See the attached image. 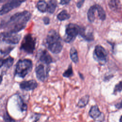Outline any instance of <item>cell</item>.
I'll list each match as a JSON object with an SVG mask.
<instances>
[{
  "label": "cell",
  "instance_id": "cell-13",
  "mask_svg": "<svg viewBox=\"0 0 122 122\" xmlns=\"http://www.w3.org/2000/svg\"><path fill=\"white\" fill-rule=\"evenodd\" d=\"M17 106L21 112L26 111L27 109V105L24 102L23 100L20 96H18L17 99Z\"/></svg>",
  "mask_w": 122,
  "mask_h": 122
},
{
  "label": "cell",
  "instance_id": "cell-27",
  "mask_svg": "<svg viewBox=\"0 0 122 122\" xmlns=\"http://www.w3.org/2000/svg\"><path fill=\"white\" fill-rule=\"evenodd\" d=\"M115 107L118 109H122V100L121 102H119L115 104Z\"/></svg>",
  "mask_w": 122,
  "mask_h": 122
},
{
  "label": "cell",
  "instance_id": "cell-33",
  "mask_svg": "<svg viewBox=\"0 0 122 122\" xmlns=\"http://www.w3.org/2000/svg\"><path fill=\"white\" fill-rule=\"evenodd\" d=\"M119 122H122V115L121 116V117L120 118Z\"/></svg>",
  "mask_w": 122,
  "mask_h": 122
},
{
  "label": "cell",
  "instance_id": "cell-3",
  "mask_svg": "<svg viewBox=\"0 0 122 122\" xmlns=\"http://www.w3.org/2000/svg\"><path fill=\"white\" fill-rule=\"evenodd\" d=\"M32 67L33 64L31 60L28 59L20 60L16 64L14 75L24 78L31 71Z\"/></svg>",
  "mask_w": 122,
  "mask_h": 122
},
{
  "label": "cell",
  "instance_id": "cell-24",
  "mask_svg": "<svg viewBox=\"0 0 122 122\" xmlns=\"http://www.w3.org/2000/svg\"><path fill=\"white\" fill-rule=\"evenodd\" d=\"M122 91V81H120L119 83L116 84L114 88L113 93L116 94L118 92Z\"/></svg>",
  "mask_w": 122,
  "mask_h": 122
},
{
  "label": "cell",
  "instance_id": "cell-8",
  "mask_svg": "<svg viewBox=\"0 0 122 122\" xmlns=\"http://www.w3.org/2000/svg\"><path fill=\"white\" fill-rule=\"evenodd\" d=\"M43 63L39 64L35 67V73L37 79L42 82H44L48 78L50 71L49 65L45 66Z\"/></svg>",
  "mask_w": 122,
  "mask_h": 122
},
{
  "label": "cell",
  "instance_id": "cell-21",
  "mask_svg": "<svg viewBox=\"0 0 122 122\" xmlns=\"http://www.w3.org/2000/svg\"><path fill=\"white\" fill-rule=\"evenodd\" d=\"M14 62V58L9 56L6 59H4V66L7 68H10L13 64Z\"/></svg>",
  "mask_w": 122,
  "mask_h": 122
},
{
  "label": "cell",
  "instance_id": "cell-31",
  "mask_svg": "<svg viewBox=\"0 0 122 122\" xmlns=\"http://www.w3.org/2000/svg\"><path fill=\"white\" fill-rule=\"evenodd\" d=\"M3 80V75H0V85L1 83Z\"/></svg>",
  "mask_w": 122,
  "mask_h": 122
},
{
  "label": "cell",
  "instance_id": "cell-9",
  "mask_svg": "<svg viewBox=\"0 0 122 122\" xmlns=\"http://www.w3.org/2000/svg\"><path fill=\"white\" fill-rule=\"evenodd\" d=\"M93 56L94 59L100 63H105L107 60V52L105 49L101 45H97L95 46Z\"/></svg>",
  "mask_w": 122,
  "mask_h": 122
},
{
  "label": "cell",
  "instance_id": "cell-16",
  "mask_svg": "<svg viewBox=\"0 0 122 122\" xmlns=\"http://www.w3.org/2000/svg\"><path fill=\"white\" fill-rule=\"evenodd\" d=\"M96 10V5L92 6L88 10V18L90 21L93 22L95 19V12Z\"/></svg>",
  "mask_w": 122,
  "mask_h": 122
},
{
  "label": "cell",
  "instance_id": "cell-22",
  "mask_svg": "<svg viewBox=\"0 0 122 122\" xmlns=\"http://www.w3.org/2000/svg\"><path fill=\"white\" fill-rule=\"evenodd\" d=\"M73 74L71 64H70L68 68L63 73L62 75L65 78H70L71 77Z\"/></svg>",
  "mask_w": 122,
  "mask_h": 122
},
{
  "label": "cell",
  "instance_id": "cell-15",
  "mask_svg": "<svg viewBox=\"0 0 122 122\" xmlns=\"http://www.w3.org/2000/svg\"><path fill=\"white\" fill-rule=\"evenodd\" d=\"M70 58L71 61L75 63H77L79 61V57L78 55V52L76 49L74 47H72L70 49Z\"/></svg>",
  "mask_w": 122,
  "mask_h": 122
},
{
  "label": "cell",
  "instance_id": "cell-20",
  "mask_svg": "<svg viewBox=\"0 0 122 122\" xmlns=\"http://www.w3.org/2000/svg\"><path fill=\"white\" fill-rule=\"evenodd\" d=\"M70 18V14L65 10L61 11L57 15V18L60 20H64Z\"/></svg>",
  "mask_w": 122,
  "mask_h": 122
},
{
  "label": "cell",
  "instance_id": "cell-23",
  "mask_svg": "<svg viewBox=\"0 0 122 122\" xmlns=\"http://www.w3.org/2000/svg\"><path fill=\"white\" fill-rule=\"evenodd\" d=\"M3 118L5 122H16L15 120L13 119L8 113L7 112H6L3 116Z\"/></svg>",
  "mask_w": 122,
  "mask_h": 122
},
{
  "label": "cell",
  "instance_id": "cell-2",
  "mask_svg": "<svg viewBox=\"0 0 122 122\" xmlns=\"http://www.w3.org/2000/svg\"><path fill=\"white\" fill-rule=\"evenodd\" d=\"M46 42L48 49L52 53L58 54L61 51L62 44L61 42V38L55 30H51L49 31Z\"/></svg>",
  "mask_w": 122,
  "mask_h": 122
},
{
  "label": "cell",
  "instance_id": "cell-19",
  "mask_svg": "<svg viewBox=\"0 0 122 122\" xmlns=\"http://www.w3.org/2000/svg\"><path fill=\"white\" fill-rule=\"evenodd\" d=\"M96 10L98 11L99 17L101 20H104L106 18V14H105V11L104 10L103 8L100 5H96Z\"/></svg>",
  "mask_w": 122,
  "mask_h": 122
},
{
  "label": "cell",
  "instance_id": "cell-7",
  "mask_svg": "<svg viewBox=\"0 0 122 122\" xmlns=\"http://www.w3.org/2000/svg\"><path fill=\"white\" fill-rule=\"evenodd\" d=\"M26 0H10L1 7L0 9V16L4 15L13 9L17 8Z\"/></svg>",
  "mask_w": 122,
  "mask_h": 122
},
{
  "label": "cell",
  "instance_id": "cell-11",
  "mask_svg": "<svg viewBox=\"0 0 122 122\" xmlns=\"http://www.w3.org/2000/svg\"><path fill=\"white\" fill-rule=\"evenodd\" d=\"M39 60L42 63L47 65H49L52 62V57L46 50H43L41 52L39 55Z\"/></svg>",
  "mask_w": 122,
  "mask_h": 122
},
{
  "label": "cell",
  "instance_id": "cell-5",
  "mask_svg": "<svg viewBox=\"0 0 122 122\" xmlns=\"http://www.w3.org/2000/svg\"><path fill=\"white\" fill-rule=\"evenodd\" d=\"M20 38L21 35L17 33L6 31L0 33V40L8 44H17L20 41Z\"/></svg>",
  "mask_w": 122,
  "mask_h": 122
},
{
  "label": "cell",
  "instance_id": "cell-26",
  "mask_svg": "<svg viewBox=\"0 0 122 122\" xmlns=\"http://www.w3.org/2000/svg\"><path fill=\"white\" fill-rule=\"evenodd\" d=\"M84 1H85V0H79L77 4V7L79 8H80L83 5Z\"/></svg>",
  "mask_w": 122,
  "mask_h": 122
},
{
  "label": "cell",
  "instance_id": "cell-6",
  "mask_svg": "<svg viewBox=\"0 0 122 122\" xmlns=\"http://www.w3.org/2000/svg\"><path fill=\"white\" fill-rule=\"evenodd\" d=\"M80 27L76 24L70 23L66 29V35L64 41L66 42L72 41L79 33Z\"/></svg>",
  "mask_w": 122,
  "mask_h": 122
},
{
  "label": "cell",
  "instance_id": "cell-29",
  "mask_svg": "<svg viewBox=\"0 0 122 122\" xmlns=\"http://www.w3.org/2000/svg\"><path fill=\"white\" fill-rule=\"evenodd\" d=\"M71 0H61L60 4L62 5H65L69 3Z\"/></svg>",
  "mask_w": 122,
  "mask_h": 122
},
{
  "label": "cell",
  "instance_id": "cell-32",
  "mask_svg": "<svg viewBox=\"0 0 122 122\" xmlns=\"http://www.w3.org/2000/svg\"><path fill=\"white\" fill-rule=\"evenodd\" d=\"M79 74H80V77H81V79H84V77H83V76H82V75L80 73H79Z\"/></svg>",
  "mask_w": 122,
  "mask_h": 122
},
{
  "label": "cell",
  "instance_id": "cell-30",
  "mask_svg": "<svg viewBox=\"0 0 122 122\" xmlns=\"http://www.w3.org/2000/svg\"><path fill=\"white\" fill-rule=\"evenodd\" d=\"M4 59H0V68L4 66Z\"/></svg>",
  "mask_w": 122,
  "mask_h": 122
},
{
  "label": "cell",
  "instance_id": "cell-34",
  "mask_svg": "<svg viewBox=\"0 0 122 122\" xmlns=\"http://www.w3.org/2000/svg\"><path fill=\"white\" fill-rule=\"evenodd\" d=\"M6 0H0V3H2V2H4V1H5Z\"/></svg>",
  "mask_w": 122,
  "mask_h": 122
},
{
  "label": "cell",
  "instance_id": "cell-4",
  "mask_svg": "<svg viewBox=\"0 0 122 122\" xmlns=\"http://www.w3.org/2000/svg\"><path fill=\"white\" fill-rule=\"evenodd\" d=\"M36 45V39L30 34L25 35L20 47V50L28 54L33 53Z\"/></svg>",
  "mask_w": 122,
  "mask_h": 122
},
{
  "label": "cell",
  "instance_id": "cell-18",
  "mask_svg": "<svg viewBox=\"0 0 122 122\" xmlns=\"http://www.w3.org/2000/svg\"><path fill=\"white\" fill-rule=\"evenodd\" d=\"M37 7L39 11L44 12L47 10V3L44 0H40L37 2Z\"/></svg>",
  "mask_w": 122,
  "mask_h": 122
},
{
  "label": "cell",
  "instance_id": "cell-14",
  "mask_svg": "<svg viewBox=\"0 0 122 122\" xmlns=\"http://www.w3.org/2000/svg\"><path fill=\"white\" fill-rule=\"evenodd\" d=\"M90 96L89 95L86 94L82 96L78 101L77 103V106L80 108H83L88 103L89 101Z\"/></svg>",
  "mask_w": 122,
  "mask_h": 122
},
{
  "label": "cell",
  "instance_id": "cell-12",
  "mask_svg": "<svg viewBox=\"0 0 122 122\" xmlns=\"http://www.w3.org/2000/svg\"><path fill=\"white\" fill-rule=\"evenodd\" d=\"M102 114V112L100 111L99 108L97 105L92 106L89 112L90 116L95 121L99 120V118L101 117Z\"/></svg>",
  "mask_w": 122,
  "mask_h": 122
},
{
  "label": "cell",
  "instance_id": "cell-1",
  "mask_svg": "<svg viewBox=\"0 0 122 122\" xmlns=\"http://www.w3.org/2000/svg\"><path fill=\"white\" fill-rule=\"evenodd\" d=\"M30 16V13L25 10L0 19V29H6L7 31L18 33L26 27Z\"/></svg>",
  "mask_w": 122,
  "mask_h": 122
},
{
  "label": "cell",
  "instance_id": "cell-17",
  "mask_svg": "<svg viewBox=\"0 0 122 122\" xmlns=\"http://www.w3.org/2000/svg\"><path fill=\"white\" fill-rule=\"evenodd\" d=\"M56 0H50L47 4V10L50 13L54 12L57 7Z\"/></svg>",
  "mask_w": 122,
  "mask_h": 122
},
{
  "label": "cell",
  "instance_id": "cell-28",
  "mask_svg": "<svg viewBox=\"0 0 122 122\" xmlns=\"http://www.w3.org/2000/svg\"><path fill=\"white\" fill-rule=\"evenodd\" d=\"M43 20L44 23L45 24H48L49 23V22H50V19L47 17H44V18L43 19Z\"/></svg>",
  "mask_w": 122,
  "mask_h": 122
},
{
  "label": "cell",
  "instance_id": "cell-10",
  "mask_svg": "<svg viewBox=\"0 0 122 122\" xmlns=\"http://www.w3.org/2000/svg\"><path fill=\"white\" fill-rule=\"evenodd\" d=\"M38 86V83L35 80H30L21 81L20 83V88L23 91H29L35 89Z\"/></svg>",
  "mask_w": 122,
  "mask_h": 122
},
{
  "label": "cell",
  "instance_id": "cell-25",
  "mask_svg": "<svg viewBox=\"0 0 122 122\" xmlns=\"http://www.w3.org/2000/svg\"><path fill=\"white\" fill-rule=\"evenodd\" d=\"M13 49V47H8L5 49L3 50H0V52L2 54L4 55L5 56H6L7 54H8Z\"/></svg>",
  "mask_w": 122,
  "mask_h": 122
}]
</instances>
